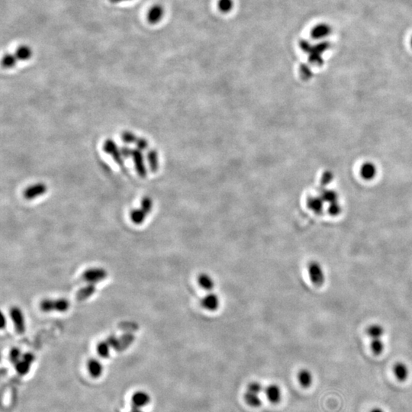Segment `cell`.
Returning <instances> with one entry per match:
<instances>
[{"label": "cell", "mask_w": 412, "mask_h": 412, "mask_svg": "<svg viewBox=\"0 0 412 412\" xmlns=\"http://www.w3.org/2000/svg\"><path fill=\"white\" fill-rule=\"evenodd\" d=\"M331 32V29L328 25L322 24L317 25L312 31V36L314 38H322L328 35Z\"/></svg>", "instance_id": "obj_24"}, {"label": "cell", "mask_w": 412, "mask_h": 412, "mask_svg": "<svg viewBox=\"0 0 412 412\" xmlns=\"http://www.w3.org/2000/svg\"><path fill=\"white\" fill-rule=\"evenodd\" d=\"M232 2L231 0H220L219 1V7L222 10L228 11L231 9Z\"/></svg>", "instance_id": "obj_34"}, {"label": "cell", "mask_w": 412, "mask_h": 412, "mask_svg": "<svg viewBox=\"0 0 412 412\" xmlns=\"http://www.w3.org/2000/svg\"><path fill=\"white\" fill-rule=\"evenodd\" d=\"M15 54L18 61H28L32 57V48L28 45H21L16 49Z\"/></svg>", "instance_id": "obj_21"}, {"label": "cell", "mask_w": 412, "mask_h": 412, "mask_svg": "<svg viewBox=\"0 0 412 412\" xmlns=\"http://www.w3.org/2000/svg\"><path fill=\"white\" fill-rule=\"evenodd\" d=\"M247 391L259 395V393H261L263 391V385L260 382H257V381L250 382L247 385Z\"/></svg>", "instance_id": "obj_30"}, {"label": "cell", "mask_w": 412, "mask_h": 412, "mask_svg": "<svg viewBox=\"0 0 412 412\" xmlns=\"http://www.w3.org/2000/svg\"><path fill=\"white\" fill-rule=\"evenodd\" d=\"M393 373L396 379L400 382H405L409 378L410 371L405 362H398L393 366Z\"/></svg>", "instance_id": "obj_13"}, {"label": "cell", "mask_w": 412, "mask_h": 412, "mask_svg": "<svg viewBox=\"0 0 412 412\" xmlns=\"http://www.w3.org/2000/svg\"><path fill=\"white\" fill-rule=\"evenodd\" d=\"M120 151L124 159H128L132 156L133 149L130 148L128 145L122 146L121 148H120Z\"/></svg>", "instance_id": "obj_33"}, {"label": "cell", "mask_w": 412, "mask_h": 412, "mask_svg": "<svg viewBox=\"0 0 412 412\" xmlns=\"http://www.w3.org/2000/svg\"><path fill=\"white\" fill-rule=\"evenodd\" d=\"M148 214L146 213L142 208H136V209H133L131 211L130 218H131V220L134 224L139 225V224L144 223L146 217L148 216Z\"/></svg>", "instance_id": "obj_22"}, {"label": "cell", "mask_w": 412, "mask_h": 412, "mask_svg": "<svg viewBox=\"0 0 412 412\" xmlns=\"http://www.w3.org/2000/svg\"><path fill=\"white\" fill-rule=\"evenodd\" d=\"M135 341V336L131 333L123 334L120 338H116L115 336H110L106 339L108 344L111 347L117 351H122L128 348L130 345Z\"/></svg>", "instance_id": "obj_3"}, {"label": "cell", "mask_w": 412, "mask_h": 412, "mask_svg": "<svg viewBox=\"0 0 412 412\" xmlns=\"http://www.w3.org/2000/svg\"><path fill=\"white\" fill-rule=\"evenodd\" d=\"M147 159L150 169L152 172H156L159 169L158 153L155 149L148 150Z\"/></svg>", "instance_id": "obj_20"}, {"label": "cell", "mask_w": 412, "mask_h": 412, "mask_svg": "<svg viewBox=\"0 0 412 412\" xmlns=\"http://www.w3.org/2000/svg\"><path fill=\"white\" fill-rule=\"evenodd\" d=\"M221 300L219 295L213 292H208L201 300V306L206 311L213 312L220 307Z\"/></svg>", "instance_id": "obj_9"}, {"label": "cell", "mask_w": 412, "mask_h": 412, "mask_svg": "<svg viewBox=\"0 0 412 412\" xmlns=\"http://www.w3.org/2000/svg\"><path fill=\"white\" fill-rule=\"evenodd\" d=\"M370 412H385L382 409L380 408H374V409H372Z\"/></svg>", "instance_id": "obj_35"}, {"label": "cell", "mask_w": 412, "mask_h": 412, "mask_svg": "<svg viewBox=\"0 0 412 412\" xmlns=\"http://www.w3.org/2000/svg\"><path fill=\"white\" fill-rule=\"evenodd\" d=\"M103 151H105L107 154L112 156L113 160L116 164H119L121 167H124V161L123 156L121 155L120 148L118 147L117 144L112 139H106L103 144Z\"/></svg>", "instance_id": "obj_5"}, {"label": "cell", "mask_w": 412, "mask_h": 412, "mask_svg": "<svg viewBox=\"0 0 412 412\" xmlns=\"http://www.w3.org/2000/svg\"><path fill=\"white\" fill-rule=\"evenodd\" d=\"M132 412H144L141 411V409H138V408L133 407L132 409Z\"/></svg>", "instance_id": "obj_37"}, {"label": "cell", "mask_w": 412, "mask_h": 412, "mask_svg": "<svg viewBox=\"0 0 412 412\" xmlns=\"http://www.w3.org/2000/svg\"><path fill=\"white\" fill-rule=\"evenodd\" d=\"M121 138L123 142L127 144H135L138 137L133 132L124 131L121 134Z\"/></svg>", "instance_id": "obj_28"}, {"label": "cell", "mask_w": 412, "mask_h": 412, "mask_svg": "<svg viewBox=\"0 0 412 412\" xmlns=\"http://www.w3.org/2000/svg\"><path fill=\"white\" fill-rule=\"evenodd\" d=\"M124 1H128V0H109L111 3H119V2H124Z\"/></svg>", "instance_id": "obj_36"}, {"label": "cell", "mask_w": 412, "mask_h": 412, "mask_svg": "<svg viewBox=\"0 0 412 412\" xmlns=\"http://www.w3.org/2000/svg\"><path fill=\"white\" fill-rule=\"evenodd\" d=\"M243 398L246 403L251 407L257 408L261 405V398H259V395L256 393L247 391L245 394L243 395Z\"/></svg>", "instance_id": "obj_23"}, {"label": "cell", "mask_w": 412, "mask_h": 412, "mask_svg": "<svg viewBox=\"0 0 412 412\" xmlns=\"http://www.w3.org/2000/svg\"><path fill=\"white\" fill-rule=\"evenodd\" d=\"M9 314H10L11 319L14 324L16 332L19 334H24L26 326H25V317L21 309L18 307H13L10 309Z\"/></svg>", "instance_id": "obj_6"}, {"label": "cell", "mask_w": 412, "mask_h": 412, "mask_svg": "<svg viewBox=\"0 0 412 412\" xmlns=\"http://www.w3.org/2000/svg\"><path fill=\"white\" fill-rule=\"evenodd\" d=\"M69 302L66 299H46L41 301L40 309L44 312H65L69 309Z\"/></svg>", "instance_id": "obj_2"}, {"label": "cell", "mask_w": 412, "mask_h": 412, "mask_svg": "<svg viewBox=\"0 0 412 412\" xmlns=\"http://www.w3.org/2000/svg\"><path fill=\"white\" fill-rule=\"evenodd\" d=\"M87 369L91 377L99 378L103 373V366L99 360L92 358L87 362Z\"/></svg>", "instance_id": "obj_17"}, {"label": "cell", "mask_w": 412, "mask_h": 412, "mask_svg": "<svg viewBox=\"0 0 412 412\" xmlns=\"http://www.w3.org/2000/svg\"><path fill=\"white\" fill-rule=\"evenodd\" d=\"M308 274L311 283L314 286L321 287L326 281V274L322 265L319 262L312 260L308 265Z\"/></svg>", "instance_id": "obj_1"}, {"label": "cell", "mask_w": 412, "mask_h": 412, "mask_svg": "<svg viewBox=\"0 0 412 412\" xmlns=\"http://www.w3.org/2000/svg\"><path fill=\"white\" fill-rule=\"evenodd\" d=\"M264 392L267 399L271 403L277 404L280 402L281 398H282V392H281L280 388L277 385H275V384L269 385L264 389Z\"/></svg>", "instance_id": "obj_11"}, {"label": "cell", "mask_w": 412, "mask_h": 412, "mask_svg": "<svg viewBox=\"0 0 412 412\" xmlns=\"http://www.w3.org/2000/svg\"><path fill=\"white\" fill-rule=\"evenodd\" d=\"M386 348V344L384 343L382 338L372 339L370 341V350L375 355H381Z\"/></svg>", "instance_id": "obj_25"}, {"label": "cell", "mask_w": 412, "mask_h": 412, "mask_svg": "<svg viewBox=\"0 0 412 412\" xmlns=\"http://www.w3.org/2000/svg\"><path fill=\"white\" fill-rule=\"evenodd\" d=\"M2 322H3V323H2V328L3 329L4 327H5V317H4L3 315H2Z\"/></svg>", "instance_id": "obj_38"}, {"label": "cell", "mask_w": 412, "mask_h": 412, "mask_svg": "<svg viewBox=\"0 0 412 412\" xmlns=\"http://www.w3.org/2000/svg\"><path fill=\"white\" fill-rule=\"evenodd\" d=\"M18 58L16 57V54L8 53L2 57V66L5 69H10L16 66Z\"/></svg>", "instance_id": "obj_26"}, {"label": "cell", "mask_w": 412, "mask_h": 412, "mask_svg": "<svg viewBox=\"0 0 412 412\" xmlns=\"http://www.w3.org/2000/svg\"><path fill=\"white\" fill-rule=\"evenodd\" d=\"M366 332L370 340L378 339V338H382L386 333V329L383 325L380 324H372L370 326H368Z\"/></svg>", "instance_id": "obj_15"}, {"label": "cell", "mask_w": 412, "mask_h": 412, "mask_svg": "<svg viewBox=\"0 0 412 412\" xmlns=\"http://www.w3.org/2000/svg\"><path fill=\"white\" fill-rule=\"evenodd\" d=\"M197 281L198 284L200 286V288L206 290V291L211 292L215 288V280L209 274L203 273L198 276Z\"/></svg>", "instance_id": "obj_14"}, {"label": "cell", "mask_w": 412, "mask_h": 412, "mask_svg": "<svg viewBox=\"0 0 412 412\" xmlns=\"http://www.w3.org/2000/svg\"><path fill=\"white\" fill-rule=\"evenodd\" d=\"M140 208H142L146 213L149 214L153 208V201L149 196L143 198L140 203Z\"/></svg>", "instance_id": "obj_29"}, {"label": "cell", "mask_w": 412, "mask_h": 412, "mask_svg": "<svg viewBox=\"0 0 412 412\" xmlns=\"http://www.w3.org/2000/svg\"><path fill=\"white\" fill-rule=\"evenodd\" d=\"M107 275L108 274L105 269L95 267V268L88 269L84 271L82 278L84 282L96 284L106 279Z\"/></svg>", "instance_id": "obj_4"}, {"label": "cell", "mask_w": 412, "mask_h": 412, "mask_svg": "<svg viewBox=\"0 0 412 412\" xmlns=\"http://www.w3.org/2000/svg\"><path fill=\"white\" fill-rule=\"evenodd\" d=\"M22 356L23 355L21 354V350L19 349L13 348L11 350L10 353H9V359H10L11 362H13L14 364H16V362L21 360Z\"/></svg>", "instance_id": "obj_31"}, {"label": "cell", "mask_w": 412, "mask_h": 412, "mask_svg": "<svg viewBox=\"0 0 412 412\" xmlns=\"http://www.w3.org/2000/svg\"><path fill=\"white\" fill-rule=\"evenodd\" d=\"M132 158L133 159L135 170L140 177L146 178L148 176V171L144 164V157L143 151L140 150L133 149Z\"/></svg>", "instance_id": "obj_7"}, {"label": "cell", "mask_w": 412, "mask_h": 412, "mask_svg": "<svg viewBox=\"0 0 412 412\" xmlns=\"http://www.w3.org/2000/svg\"><path fill=\"white\" fill-rule=\"evenodd\" d=\"M96 290V284L88 283L86 286L77 291V294H76V299L79 302L86 300L95 293Z\"/></svg>", "instance_id": "obj_18"}, {"label": "cell", "mask_w": 412, "mask_h": 412, "mask_svg": "<svg viewBox=\"0 0 412 412\" xmlns=\"http://www.w3.org/2000/svg\"><path fill=\"white\" fill-rule=\"evenodd\" d=\"M48 190V187L45 183H35L34 185L27 187L23 192V197L27 200H32L35 198L42 196Z\"/></svg>", "instance_id": "obj_8"}, {"label": "cell", "mask_w": 412, "mask_h": 412, "mask_svg": "<svg viewBox=\"0 0 412 412\" xmlns=\"http://www.w3.org/2000/svg\"><path fill=\"white\" fill-rule=\"evenodd\" d=\"M164 8L160 5H154L149 9L148 20L151 24H156L160 21L164 16Z\"/></svg>", "instance_id": "obj_16"}, {"label": "cell", "mask_w": 412, "mask_h": 412, "mask_svg": "<svg viewBox=\"0 0 412 412\" xmlns=\"http://www.w3.org/2000/svg\"><path fill=\"white\" fill-rule=\"evenodd\" d=\"M135 144L137 146V149L140 150V151H147L149 148V143H148V140L144 137H138L137 140H136Z\"/></svg>", "instance_id": "obj_32"}, {"label": "cell", "mask_w": 412, "mask_h": 412, "mask_svg": "<svg viewBox=\"0 0 412 412\" xmlns=\"http://www.w3.org/2000/svg\"><path fill=\"white\" fill-rule=\"evenodd\" d=\"M297 378L301 386L304 388H309L313 382V375L310 370L302 369L298 373Z\"/></svg>", "instance_id": "obj_19"}, {"label": "cell", "mask_w": 412, "mask_h": 412, "mask_svg": "<svg viewBox=\"0 0 412 412\" xmlns=\"http://www.w3.org/2000/svg\"><path fill=\"white\" fill-rule=\"evenodd\" d=\"M411 46L412 47V38H411Z\"/></svg>", "instance_id": "obj_39"}, {"label": "cell", "mask_w": 412, "mask_h": 412, "mask_svg": "<svg viewBox=\"0 0 412 412\" xmlns=\"http://www.w3.org/2000/svg\"><path fill=\"white\" fill-rule=\"evenodd\" d=\"M111 348L112 347H111L110 345L108 344V342L105 340V341H102L98 343L97 347H96V351L98 353L100 357H103V358H107L110 355Z\"/></svg>", "instance_id": "obj_27"}, {"label": "cell", "mask_w": 412, "mask_h": 412, "mask_svg": "<svg viewBox=\"0 0 412 412\" xmlns=\"http://www.w3.org/2000/svg\"><path fill=\"white\" fill-rule=\"evenodd\" d=\"M132 405L134 407L142 409L143 407L148 405L151 402V396L148 393L144 391L136 392L132 395Z\"/></svg>", "instance_id": "obj_12"}, {"label": "cell", "mask_w": 412, "mask_h": 412, "mask_svg": "<svg viewBox=\"0 0 412 412\" xmlns=\"http://www.w3.org/2000/svg\"><path fill=\"white\" fill-rule=\"evenodd\" d=\"M34 356L30 353L24 354L21 360L16 362V370L20 375H26L29 373L32 366V362H34Z\"/></svg>", "instance_id": "obj_10"}]
</instances>
